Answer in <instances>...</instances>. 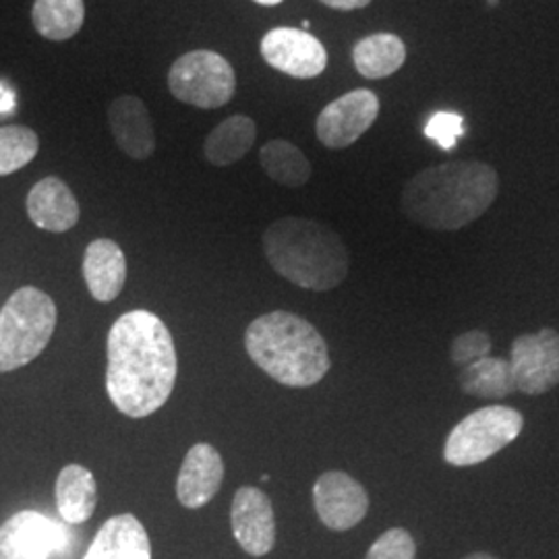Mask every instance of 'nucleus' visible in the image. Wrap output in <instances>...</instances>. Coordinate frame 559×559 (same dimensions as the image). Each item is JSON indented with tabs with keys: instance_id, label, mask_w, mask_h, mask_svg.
<instances>
[{
	"instance_id": "obj_16",
	"label": "nucleus",
	"mask_w": 559,
	"mask_h": 559,
	"mask_svg": "<svg viewBox=\"0 0 559 559\" xmlns=\"http://www.w3.org/2000/svg\"><path fill=\"white\" fill-rule=\"evenodd\" d=\"M27 216L41 230L67 233L80 222V203L59 177L38 180L27 193Z\"/></svg>"
},
{
	"instance_id": "obj_15",
	"label": "nucleus",
	"mask_w": 559,
	"mask_h": 559,
	"mask_svg": "<svg viewBox=\"0 0 559 559\" xmlns=\"http://www.w3.org/2000/svg\"><path fill=\"white\" fill-rule=\"evenodd\" d=\"M224 460L210 443H195L180 464L177 498L189 510L203 508L221 491Z\"/></svg>"
},
{
	"instance_id": "obj_11",
	"label": "nucleus",
	"mask_w": 559,
	"mask_h": 559,
	"mask_svg": "<svg viewBox=\"0 0 559 559\" xmlns=\"http://www.w3.org/2000/svg\"><path fill=\"white\" fill-rule=\"evenodd\" d=\"M261 57L295 80H313L328 67V52L313 34L297 27L270 29L261 40Z\"/></svg>"
},
{
	"instance_id": "obj_3",
	"label": "nucleus",
	"mask_w": 559,
	"mask_h": 559,
	"mask_svg": "<svg viewBox=\"0 0 559 559\" xmlns=\"http://www.w3.org/2000/svg\"><path fill=\"white\" fill-rule=\"evenodd\" d=\"M263 253L282 278L325 293L348 276V249L338 233L311 218L286 216L263 233Z\"/></svg>"
},
{
	"instance_id": "obj_7",
	"label": "nucleus",
	"mask_w": 559,
	"mask_h": 559,
	"mask_svg": "<svg viewBox=\"0 0 559 559\" xmlns=\"http://www.w3.org/2000/svg\"><path fill=\"white\" fill-rule=\"evenodd\" d=\"M168 90L182 104L214 110L233 100L237 92V73L218 52L191 50L173 62L168 71Z\"/></svg>"
},
{
	"instance_id": "obj_13",
	"label": "nucleus",
	"mask_w": 559,
	"mask_h": 559,
	"mask_svg": "<svg viewBox=\"0 0 559 559\" xmlns=\"http://www.w3.org/2000/svg\"><path fill=\"white\" fill-rule=\"evenodd\" d=\"M233 535L249 556H267L276 543V519L270 498L258 487H240L230 508Z\"/></svg>"
},
{
	"instance_id": "obj_12",
	"label": "nucleus",
	"mask_w": 559,
	"mask_h": 559,
	"mask_svg": "<svg viewBox=\"0 0 559 559\" xmlns=\"http://www.w3.org/2000/svg\"><path fill=\"white\" fill-rule=\"evenodd\" d=\"M313 503L321 522L332 531H348L367 516L369 496L359 480L342 471H328L313 485Z\"/></svg>"
},
{
	"instance_id": "obj_1",
	"label": "nucleus",
	"mask_w": 559,
	"mask_h": 559,
	"mask_svg": "<svg viewBox=\"0 0 559 559\" xmlns=\"http://www.w3.org/2000/svg\"><path fill=\"white\" fill-rule=\"evenodd\" d=\"M106 360V394L124 417L145 419L170 399L179 360L156 313L135 309L120 316L108 332Z\"/></svg>"
},
{
	"instance_id": "obj_5",
	"label": "nucleus",
	"mask_w": 559,
	"mask_h": 559,
	"mask_svg": "<svg viewBox=\"0 0 559 559\" xmlns=\"http://www.w3.org/2000/svg\"><path fill=\"white\" fill-rule=\"evenodd\" d=\"M57 305L36 286H23L0 311V373L38 359L57 330Z\"/></svg>"
},
{
	"instance_id": "obj_27",
	"label": "nucleus",
	"mask_w": 559,
	"mask_h": 559,
	"mask_svg": "<svg viewBox=\"0 0 559 559\" xmlns=\"http://www.w3.org/2000/svg\"><path fill=\"white\" fill-rule=\"evenodd\" d=\"M489 355H491V336L483 330L464 332L452 340V346H450V359L456 367H466Z\"/></svg>"
},
{
	"instance_id": "obj_20",
	"label": "nucleus",
	"mask_w": 559,
	"mask_h": 559,
	"mask_svg": "<svg viewBox=\"0 0 559 559\" xmlns=\"http://www.w3.org/2000/svg\"><path fill=\"white\" fill-rule=\"evenodd\" d=\"M258 138V124L251 117L235 115L222 120L218 127L210 131L203 143L205 160L218 168L233 166L242 160Z\"/></svg>"
},
{
	"instance_id": "obj_23",
	"label": "nucleus",
	"mask_w": 559,
	"mask_h": 559,
	"mask_svg": "<svg viewBox=\"0 0 559 559\" xmlns=\"http://www.w3.org/2000/svg\"><path fill=\"white\" fill-rule=\"evenodd\" d=\"M85 21L83 0H34L32 23L41 38L50 41L71 40L80 34Z\"/></svg>"
},
{
	"instance_id": "obj_29",
	"label": "nucleus",
	"mask_w": 559,
	"mask_h": 559,
	"mask_svg": "<svg viewBox=\"0 0 559 559\" xmlns=\"http://www.w3.org/2000/svg\"><path fill=\"white\" fill-rule=\"evenodd\" d=\"M321 4L336 9V11H357L365 9L367 4H371V0H320Z\"/></svg>"
},
{
	"instance_id": "obj_24",
	"label": "nucleus",
	"mask_w": 559,
	"mask_h": 559,
	"mask_svg": "<svg viewBox=\"0 0 559 559\" xmlns=\"http://www.w3.org/2000/svg\"><path fill=\"white\" fill-rule=\"evenodd\" d=\"M261 168L282 187L299 189L311 179V162L295 143L286 140L267 141L260 150Z\"/></svg>"
},
{
	"instance_id": "obj_17",
	"label": "nucleus",
	"mask_w": 559,
	"mask_h": 559,
	"mask_svg": "<svg viewBox=\"0 0 559 559\" xmlns=\"http://www.w3.org/2000/svg\"><path fill=\"white\" fill-rule=\"evenodd\" d=\"M83 278L98 302L117 299L127 282V258L110 239L92 240L83 255Z\"/></svg>"
},
{
	"instance_id": "obj_8",
	"label": "nucleus",
	"mask_w": 559,
	"mask_h": 559,
	"mask_svg": "<svg viewBox=\"0 0 559 559\" xmlns=\"http://www.w3.org/2000/svg\"><path fill=\"white\" fill-rule=\"evenodd\" d=\"M78 539L69 524L23 510L0 526V559H69Z\"/></svg>"
},
{
	"instance_id": "obj_28",
	"label": "nucleus",
	"mask_w": 559,
	"mask_h": 559,
	"mask_svg": "<svg viewBox=\"0 0 559 559\" xmlns=\"http://www.w3.org/2000/svg\"><path fill=\"white\" fill-rule=\"evenodd\" d=\"M464 135V119L459 112H436L425 124V138L436 141L443 152H452Z\"/></svg>"
},
{
	"instance_id": "obj_25",
	"label": "nucleus",
	"mask_w": 559,
	"mask_h": 559,
	"mask_svg": "<svg viewBox=\"0 0 559 559\" xmlns=\"http://www.w3.org/2000/svg\"><path fill=\"white\" fill-rule=\"evenodd\" d=\"M40 138L25 124L0 127V177L13 175L38 156Z\"/></svg>"
},
{
	"instance_id": "obj_10",
	"label": "nucleus",
	"mask_w": 559,
	"mask_h": 559,
	"mask_svg": "<svg viewBox=\"0 0 559 559\" xmlns=\"http://www.w3.org/2000/svg\"><path fill=\"white\" fill-rule=\"evenodd\" d=\"M380 98L371 90H355L330 102L318 117V140L330 150H344L359 141L378 120Z\"/></svg>"
},
{
	"instance_id": "obj_31",
	"label": "nucleus",
	"mask_w": 559,
	"mask_h": 559,
	"mask_svg": "<svg viewBox=\"0 0 559 559\" xmlns=\"http://www.w3.org/2000/svg\"><path fill=\"white\" fill-rule=\"evenodd\" d=\"M253 2H258V4H263V7H276L280 2H284V0H253Z\"/></svg>"
},
{
	"instance_id": "obj_14",
	"label": "nucleus",
	"mask_w": 559,
	"mask_h": 559,
	"mask_svg": "<svg viewBox=\"0 0 559 559\" xmlns=\"http://www.w3.org/2000/svg\"><path fill=\"white\" fill-rule=\"evenodd\" d=\"M108 124L120 152L133 160H147L156 152L154 120L138 96H119L108 106Z\"/></svg>"
},
{
	"instance_id": "obj_2",
	"label": "nucleus",
	"mask_w": 559,
	"mask_h": 559,
	"mask_svg": "<svg viewBox=\"0 0 559 559\" xmlns=\"http://www.w3.org/2000/svg\"><path fill=\"white\" fill-rule=\"evenodd\" d=\"M498 173L485 162H448L417 173L404 185L402 212L429 230H460L498 198Z\"/></svg>"
},
{
	"instance_id": "obj_19",
	"label": "nucleus",
	"mask_w": 559,
	"mask_h": 559,
	"mask_svg": "<svg viewBox=\"0 0 559 559\" xmlns=\"http://www.w3.org/2000/svg\"><path fill=\"white\" fill-rule=\"evenodd\" d=\"M55 498L64 524H83L92 519L98 503V487L92 471L81 464H67L55 485Z\"/></svg>"
},
{
	"instance_id": "obj_26",
	"label": "nucleus",
	"mask_w": 559,
	"mask_h": 559,
	"mask_svg": "<svg viewBox=\"0 0 559 559\" xmlns=\"http://www.w3.org/2000/svg\"><path fill=\"white\" fill-rule=\"evenodd\" d=\"M417 545L404 528H390L371 545L365 559H415Z\"/></svg>"
},
{
	"instance_id": "obj_22",
	"label": "nucleus",
	"mask_w": 559,
	"mask_h": 559,
	"mask_svg": "<svg viewBox=\"0 0 559 559\" xmlns=\"http://www.w3.org/2000/svg\"><path fill=\"white\" fill-rule=\"evenodd\" d=\"M460 390L475 399L500 400L516 392L510 360L485 357L460 369Z\"/></svg>"
},
{
	"instance_id": "obj_30",
	"label": "nucleus",
	"mask_w": 559,
	"mask_h": 559,
	"mask_svg": "<svg viewBox=\"0 0 559 559\" xmlns=\"http://www.w3.org/2000/svg\"><path fill=\"white\" fill-rule=\"evenodd\" d=\"M464 559H498L493 558V556H489V554H483V551H479V554H471V556H466Z\"/></svg>"
},
{
	"instance_id": "obj_9",
	"label": "nucleus",
	"mask_w": 559,
	"mask_h": 559,
	"mask_svg": "<svg viewBox=\"0 0 559 559\" xmlns=\"http://www.w3.org/2000/svg\"><path fill=\"white\" fill-rule=\"evenodd\" d=\"M510 369L514 388L539 396L559 385V332L543 328L537 334H522L512 342Z\"/></svg>"
},
{
	"instance_id": "obj_4",
	"label": "nucleus",
	"mask_w": 559,
	"mask_h": 559,
	"mask_svg": "<svg viewBox=\"0 0 559 559\" xmlns=\"http://www.w3.org/2000/svg\"><path fill=\"white\" fill-rule=\"evenodd\" d=\"M245 350L265 376L286 388H311L332 367L320 330L288 311H272L251 321Z\"/></svg>"
},
{
	"instance_id": "obj_6",
	"label": "nucleus",
	"mask_w": 559,
	"mask_h": 559,
	"mask_svg": "<svg viewBox=\"0 0 559 559\" xmlns=\"http://www.w3.org/2000/svg\"><path fill=\"white\" fill-rule=\"evenodd\" d=\"M524 417L512 406L491 404L471 413L450 431L443 460L450 466H475L519 438Z\"/></svg>"
},
{
	"instance_id": "obj_21",
	"label": "nucleus",
	"mask_w": 559,
	"mask_h": 559,
	"mask_svg": "<svg viewBox=\"0 0 559 559\" xmlns=\"http://www.w3.org/2000/svg\"><path fill=\"white\" fill-rule=\"evenodd\" d=\"M353 60L362 78L383 80L402 69L406 46L394 34H373L355 44Z\"/></svg>"
},
{
	"instance_id": "obj_18",
	"label": "nucleus",
	"mask_w": 559,
	"mask_h": 559,
	"mask_svg": "<svg viewBox=\"0 0 559 559\" xmlns=\"http://www.w3.org/2000/svg\"><path fill=\"white\" fill-rule=\"evenodd\" d=\"M83 559H152L145 526L133 514L106 520Z\"/></svg>"
},
{
	"instance_id": "obj_32",
	"label": "nucleus",
	"mask_w": 559,
	"mask_h": 559,
	"mask_svg": "<svg viewBox=\"0 0 559 559\" xmlns=\"http://www.w3.org/2000/svg\"><path fill=\"white\" fill-rule=\"evenodd\" d=\"M487 4H489V7H498L500 0H487Z\"/></svg>"
}]
</instances>
